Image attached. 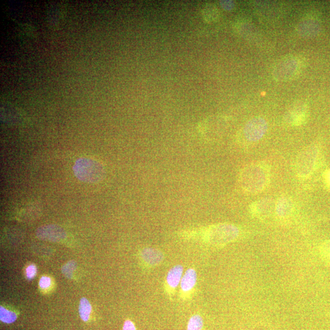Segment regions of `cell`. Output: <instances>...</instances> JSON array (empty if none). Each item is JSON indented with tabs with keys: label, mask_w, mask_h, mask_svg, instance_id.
<instances>
[{
	"label": "cell",
	"mask_w": 330,
	"mask_h": 330,
	"mask_svg": "<svg viewBox=\"0 0 330 330\" xmlns=\"http://www.w3.org/2000/svg\"><path fill=\"white\" fill-rule=\"evenodd\" d=\"M269 179V171L267 166L261 163H254L243 169L240 173L238 181L244 191L256 193L266 188Z\"/></svg>",
	"instance_id": "obj_1"
},
{
	"label": "cell",
	"mask_w": 330,
	"mask_h": 330,
	"mask_svg": "<svg viewBox=\"0 0 330 330\" xmlns=\"http://www.w3.org/2000/svg\"><path fill=\"white\" fill-rule=\"evenodd\" d=\"M202 232L205 239L211 245L222 246L237 240L240 231L235 225L222 223L206 228Z\"/></svg>",
	"instance_id": "obj_2"
},
{
	"label": "cell",
	"mask_w": 330,
	"mask_h": 330,
	"mask_svg": "<svg viewBox=\"0 0 330 330\" xmlns=\"http://www.w3.org/2000/svg\"><path fill=\"white\" fill-rule=\"evenodd\" d=\"M73 171L78 179L87 183H97L101 181L106 175L103 165L88 158L78 159L75 163Z\"/></svg>",
	"instance_id": "obj_3"
},
{
	"label": "cell",
	"mask_w": 330,
	"mask_h": 330,
	"mask_svg": "<svg viewBox=\"0 0 330 330\" xmlns=\"http://www.w3.org/2000/svg\"><path fill=\"white\" fill-rule=\"evenodd\" d=\"M319 149L315 145L306 147L298 155L296 171L300 178H307L313 173L318 162Z\"/></svg>",
	"instance_id": "obj_4"
},
{
	"label": "cell",
	"mask_w": 330,
	"mask_h": 330,
	"mask_svg": "<svg viewBox=\"0 0 330 330\" xmlns=\"http://www.w3.org/2000/svg\"><path fill=\"white\" fill-rule=\"evenodd\" d=\"M268 129V125L265 120L262 117H254L249 120L244 127L241 138L245 143H256L262 139Z\"/></svg>",
	"instance_id": "obj_5"
},
{
	"label": "cell",
	"mask_w": 330,
	"mask_h": 330,
	"mask_svg": "<svg viewBox=\"0 0 330 330\" xmlns=\"http://www.w3.org/2000/svg\"><path fill=\"white\" fill-rule=\"evenodd\" d=\"M301 68V63L295 57L283 59L273 69V76L280 81H286L297 76Z\"/></svg>",
	"instance_id": "obj_6"
},
{
	"label": "cell",
	"mask_w": 330,
	"mask_h": 330,
	"mask_svg": "<svg viewBox=\"0 0 330 330\" xmlns=\"http://www.w3.org/2000/svg\"><path fill=\"white\" fill-rule=\"evenodd\" d=\"M308 116V107L303 103H298L289 110L286 121L292 125H300L307 120Z\"/></svg>",
	"instance_id": "obj_7"
},
{
	"label": "cell",
	"mask_w": 330,
	"mask_h": 330,
	"mask_svg": "<svg viewBox=\"0 0 330 330\" xmlns=\"http://www.w3.org/2000/svg\"><path fill=\"white\" fill-rule=\"evenodd\" d=\"M184 267L181 265H176L169 271L165 280V291L169 296H171L175 292L183 275Z\"/></svg>",
	"instance_id": "obj_8"
},
{
	"label": "cell",
	"mask_w": 330,
	"mask_h": 330,
	"mask_svg": "<svg viewBox=\"0 0 330 330\" xmlns=\"http://www.w3.org/2000/svg\"><path fill=\"white\" fill-rule=\"evenodd\" d=\"M197 281V272L194 268H189L182 276L181 281V296L182 299H186L190 296Z\"/></svg>",
	"instance_id": "obj_9"
},
{
	"label": "cell",
	"mask_w": 330,
	"mask_h": 330,
	"mask_svg": "<svg viewBox=\"0 0 330 330\" xmlns=\"http://www.w3.org/2000/svg\"><path fill=\"white\" fill-rule=\"evenodd\" d=\"M141 258L147 267L151 268L160 265L164 260L165 256L159 249L145 248L141 252Z\"/></svg>",
	"instance_id": "obj_10"
},
{
	"label": "cell",
	"mask_w": 330,
	"mask_h": 330,
	"mask_svg": "<svg viewBox=\"0 0 330 330\" xmlns=\"http://www.w3.org/2000/svg\"><path fill=\"white\" fill-rule=\"evenodd\" d=\"M293 201L288 196L281 197L275 203V212L279 219H288L293 212Z\"/></svg>",
	"instance_id": "obj_11"
},
{
	"label": "cell",
	"mask_w": 330,
	"mask_h": 330,
	"mask_svg": "<svg viewBox=\"0 0 330 330\" xmlns=\"http://www.w3.org/2000/svg\"><path fill=\"white\" fill-rule=\"evenodd\" d=\"M37 234L42 239L58 241L64 237L65 232L60 227L50 225L40 228L37 230Z\"/></svg>",
	"instance_id": "obj_12"
},
{
	"label": "cell",
	"mask_w": 330,
	"mask_h": 330,
	"mask_svg": "<svg viewBox=\"0 0 330 330\" xmlns=\"http://www.w3.org/2000/svg\"><path fill=\"white\" fill-rule=\"evenodd\" d=\"M275 204L271 200L262 199L256 201L251 206V211L255 216H268L273 210L275 211Z\"/></svg>",
	"instance_id": "obj_13"
},
{
	"label": "cell",
	"mask_w": 330,
	"mask_h": 330,
	"mask_svg": "<svg viewBox=\"0 0 330 330\" xmlns=\"http://www.w3.org/2000/svg\"><path fill=\"white\" fill-rule=\"evenodd\" d=\"M92 310L90 303L86 298H83L80 300L79 306V313L80 318L84 322H88L90 319V317Z\"/></svg>",
	"instance_id": "obj_14"
},
{
	"label": "cell",
	"mask_w": 330,
	"mask_h": 330,
	"mask_svg": "<svg viewBox=\"0 0 330 330\" xmlns=\"http://www.w3.org/2000/svg\"><path fill=\"white\" fill-rule=\"evenodd\" d=\"M17 316L14 312L5 309L4 308H0V320L5 324H12L17 320Z\"/></svg>",
	"instance_id": "obj_15"
},
{
	"label": "cell",
	"mask_w": 330,
	"mask_h": 330,
	"mask_svg": "<svg viewBox=\"0 0 330 330\" xmlns=\"http://www.w3.org/2000/svg\"><path fill=\"white\" fill-rule=\"evenodd\" d=\"M204 322L202 317L199 315L192 316L188 323L187 330H202Z\"/></svg>",
	"instance_id": "obj_16"
},
{
	"label": "cell",
	"mask_w": 330,
	"mask_h": 330,
	"mask_svg": "<svg viewBox=\"0 0 330 330\" xmlns=\"http://www.w3.org/2000/svg\"><path fill=\"white\" fill-rule=\"evenodd\" d=\"M319 251L324 262L330 265V240L324 241L322 244Z\"/></svg>",
	"instance_id": "obj_17"
},
{
	"label": "cell",
	"mask_w": 330,
	"mask_h": 330,
	"mask_svg": "<svg viewBox=\"0 0 330 330\" xmlns=\"http://www.w3.org/2000/svg\"><path fill=\"white\" fill-rule=\"evenodd\" d=\"M76 263L74 261H71L64 265L62 268V272L66 277L71 278L72 277V273L76 268Z\"/></svg>",
	"instance_id": "obj_18"
},
{
	"label": "cell",
	"mask_w": 330,
	"mask_h": 330,
	"mask_svg": "<svg viewBox=\"0 0 330 330\" xmlns=\"http://www.w3.org/2000/svg\"><path fill=\"white\" fill-rule=\"evenodd\" d=\"M37 272V269L36 266L34 265H30L26 268V275L29 280H31V279L34 278V276H36Z\"/></svg>",
	"instance_id": "obj_19"
},
{
	"label": "cell",
	"mask_w": 330,
	"mask_h": 330,
	"mask_svg": "<svg viewBox=\"0 0 330 330\" xmlns=\"http://www.w3.org/2000/svg\"><path fill=\"white\" fill-rule=\"evenodd\" d=\"M51 285V279L47 276H42V277L40 279L39 281V286L42 289H46Z\"/></svg>",
	"instance_id": "obj_20"
},
{
	"label": "cell",
	"mask_w": 330,
	"mask_h": 330,
	"mask_svg": "<svg viewBox=\"0 0 330 330\" xmlns=\"http://www.w3.org/2000/svg\"><path fill=\"white\" fill-rule=\"evenodd\" d=\"M122 330H136L135 324L130 320L125 321Z\"/></svg>",
	"instance_id": "obj_21"
},
{
	"label": "cell",
	"mask_w": 330,
	"mask_h": 330,
	"mask_svg": "<svg viewBox=\"0 0 330 330\" xmlns=\"http://www.w3.org/2000/svg\"><path fill=\"white\" fill-rule=\"evenodd\" d=\"M324 178L327 186L330 187V169L324 173Z\"/></svg>",
	"instance_id": "obj_22"
}]
</instances>
